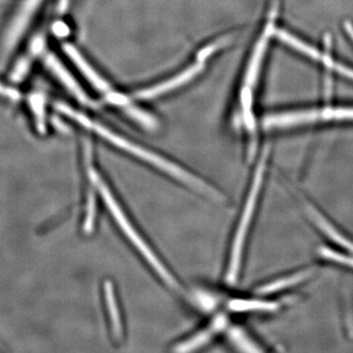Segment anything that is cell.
<instances>
[{"mask_svg": "<svg viewBox=\"0 0 353 353\" xmlns=\"http://www.w3.org/2000/svg\"><path fill=\"white\" fill-rule=\"evenodd\" d=\"M57 108L60 113L63 114L69 119L74 121L81 127L85 128L88 131L94 132L99 138L103 139L104 141H108L115 148H120L123 152L129 153V154L143 160L146 163L152 164L155 168L165 172L172 178L176 179L179 182L189 185L192 190H196L202 194H205L210 199H215V201H222L223 196L221 192L211 187L209 183L203 182L199 176L192 175L190 172L182 168V167H179L178 165L170 161V160L166 159V158L162 157L161 155L138 145L134 141H130L125 137L121 136L117 132L109 129L105 125L92 119L85 114L77 111L76 109L70 108L66 104H57Z\"/></svg>", "mask_w": 353, "mask_h": 353, "instance_id": "1", "label": "cell"}, {"mask_svg": "<svg viewBox=\"0 0 353 353\" xmlns=\"http://www.w3.org/2000/svg\"><path fill=\"white\" fill-rule=\"evenodd\" d=\"M278 6L272 7L268 21L265 24L259 38L253 46L252 54L248 58L240 90L238 92V106L236 119H240L241 125L250 137V155L253 157L256 150V120L254 116L255 92L259 85L260 73L272 36H275L276 19Z\"/></svg>", "mask_w": 353, "mask_h": 353, "instance_id": "2", "label": "cell"}, {"mask_svg": "<svg viewBox=\"0 0 353 353\" xmlns=\"http://www.w3.org/2000/svg\"><path fill=\"white\" fill-rule=\"evenodd\" d=\"M64 50L68 55L70 59L73 61L77 69L80 71L83 78L88 81V83L94 88L102 97V101L108 103V105L120 110L121 112L127 115L130 119L136 122L137 124L141 125L143 129L148 131H155L158 128V121L152 114L145 111V109L141 108L137 103L134 97H130L116 90L115 88L109 83L108 79L94 69L90 62L83 57L82 53L80 52L75 46L72 44H65Z\"/></svg>", "mask_w": 353, "mask_h": 353, "instance_id": "3", "label": "cell"}, {"mask_svg": "<svg viewBox=\"0 0 353 353\" xmlns=\"http://www.w3.org/2000/svg\"><path fill=\"white\" fill-rule=\"evenodd\" d=\"M85 161L88 165V176L90 179V183L97 188V192L101 194L102 199L105 202L106 208L110 211L111 215L113 216L116 223L119 225L123 233L126 234L129 241H131L134 248L138 250V252L145 257L146 261L150 266L152 267L153 270L157 272L158 276L166 283L169 287L178 288L179 285L176 283V279L172 275L168 269L164 266L163 263L160 261L159 259L153 252L152 248L148 245L146 241L141 238V234L138 233L134 227L132 226V223L128 219L124 211L122 210L119 204L116 201L112 192L109 190L108 185L102 180L99 172L95 170V168L92 166L90 163V157H92V145L90 143H85Z\"/></svg>", "mask_w": 353, "mask_h": 353, "instance_id": "4", "label": "cell"}, {"mask_svg": "<svg viewBox=\"0 0 353 353\" xmlns=\"http://www.w3.org/2000/svg\"><path fill=\"white\" fill-rule=\"evenodd\" d=\"M268 154L269 148H266L262 153L259 166L255 170L252 188H250V194H248L245 208H243V215H241L238 230H236V236H234L231 256H230L229 268H228L227 272V281L230 284H234L236 282L239 272H240L243 246H245L248 229H250L253 213H254L257 201H259L262 183H263L264 172L265 168H266L267 160H268Z\"/></svg>", "mask_w": 353, "mask_h": 353, "instance_id": "5", "label": "cell"}, {"mask_svg": "<svg viewBox=\"0 0 353 353\" xmlns=\"http://www.w3.org/2000/svg\"><path fill=\"white\" fill-rule=\"evenodd\" d=\"M213 55L205 48H201L197 52L196 59L192 62V64L174 74L166 80L160 81L154 85H150L148 88H141L134 92L132 97L137 101H154L170 94L172 92L179 90V88L185 87L188 83H192L194 79L201 76L202 72L206 68L208 60Z\"/></svg>", "mask_w": 353, "mask_h": 353, "instance_id": "6", "label": "cell"}, {"mask_svg": "<svg viewBox=\"0 0 353 353\" xmlns=\"http://www.w3.org/2000/svg\"><path fill=\"white\" fill-rule=\"evenodd\" d=\"M353 121L352 108H324L309 109L303 111H292L270 114L265 116L263 127L265 129H282L301 126L309 123L323 122V121Z\"/></svg>", "mask_w": 353, "mask_h": 353, "instance_id": "7", "label": "cell"}, {"mask_svg": "<svg viewBox=\"0 0 353 353\" xmlns=\"http://www.w3.org/2000/svg\"><path fill=\"white\" fill-rule=\"evenodd\" d=\"M275 36L277 37L282 43L287 44V46L299 51V52L303 53L305 57L311 58V59L315 60V61L320 62V63L326 66L327 68L333 70L336 73L340 74V75L343 77H347V79L353 81L352 69L348 68V67L343 66V64L334 61L331 57H328V54L320 52L319 50H316L313 46L304 43L301 39H297L294 34H290V32L284 31V30L276 29Z\"/></svg>", "mask_w": 353, "mask_h": 353, "instance_id": "8", "label": "cell"}, {"mask_svg": "<svg viewBox=\"0 0 353 353\" xmlns=\"http://www.w3.org/2000/svg\"><path fill=\"white\" fill-rule=\"evenodd\" d=\"M41 2L43 0H25L23 2L4 39V48L7 51L12 50L13 46L19 41Z\"/></svg>", "mask_w": 353, "mask_h": 353, "instance_id": "9", "label": "cell"}, {"mask_svg": "<svg viewBox=\"0 0 353 353\" xmlns=\"http://www.w3.org/2000/svg\"><path fill=\"white\" fill-rule=\"evenodd\" d=\"M46 66L52 72L53 75L57 77L59 82L61 83L62 85L66 88V90H69L78 101L85 104H90V102H92L88 95L85 94V90L81 87L80 83L77 82L73 75L70 73L69 70L61 63V61H60L58 58L52 54L48 55V57H46Z\"/></svg>", "mask_w": 353, "mask_h": 353, "instance_id": "10", "label": "cell"}, {"mask_svg": "<svg viewBox=\"0 0 353 353\" xmlns=\"http://www.w3.org/2000/svg\"><path fill=\"white\" fill-rule=\"evenodd\" d=\"M226 324V320L224 317L220 316V317L216 318L213 324H211L208 329L204 331L199 332L196 336H192L190 340L183 341L181 345H176L175 352H192V350H197V348L202 347V345L208 343L209 341L212 339L217 332H219L221 329Z\"/></svg>", "mask_w": 353, "mask_h": 353, "instance_id": "11", "label": "cell"}, {"mask_svg": "<svg viewBox=\"0 0 353 353\" xmlns=\"http://www.w3.org/2000/svg\"><path fill=\"white\" fill-rule=\"evenodd\" d=\"M104 296H105L106 308H108L114 338L115 340L120 341L123 336L122 320H121L119 308L114 294L113 285L109 281L104 284Z\"/></svg>", "mask_w": 353, "mask_h": 353, "instance_id": "12", "label": "cell"}, {"mask_svg": "<svg viewBox=\"0 0 353 353\" xmlns=\"http://www.w3.org/2000/svg\"><path fill=\"white\" fill-rule=\"evenodd\" d=\"M307 209L311 218H312L313 221L317 224V226L319 227L329 238H331L332 240L336 241V243L343 246V248H347L350 252H353V243L352 241L347 240V239L345 238L341 233H339V232L334 229L333 225L330 224V222L327 221L326 218H324V216L320 214L310 204H307Z\"/></svg>", "mask_w": 353, "mask_h": 353, "instance_id": "13", "label": "cell"}, {"mask_svg": "<svg viewBox=\"0 0 353 353\" xmlns=\"http://www.w3.org/2000/svg\"><path fill=\"white\" fill-rule=\"evenodd\" d=\"M310 275V270L303 271L301 272V273L290 276V277L280 279V280L272 282L270 284L265 285L263 287L259 288V289L257 290V292L262 294H272V292H278V290L285 289V288L299 284V283L303 282V281L307 279Z\"/></svg>", "mask_w": 353, "mask_h": 353, "instance_id": "14", "label": "cell"}, {"mask_svg": "<svg viewBox=\"0 0 353 353\" xmlns=\"http://www.w3.org/2000/svg\"><path fill=\"white\" fill-rule=\"evenodd\" d=\"M230 308L234 311H275L279 304L263 301H233L230 303Z\"/></svg>", "mask_w": 353, "mask_h": 353, "instance_id": "15", "label": "cell"}, {"mask_svg": "<svg viewBox=\"0 0 353 353\" xmlns=\"http://www.w3.org/2000/svg\"><path fill=\"white\" fill-rule=\"evenodd\" d=\"M230 338L232 341L236 345L240 350L243 352H260L259 347H255L254 343L248 339L245 333L240 329H233L230 332Z\"/></svg>", "mask_w": 353, "mask_h": 353, "instance_id": "16", "label": "cell"}, {"mask_svg": "<svg viewBox=\"0 0 353 353\" xmlns=\"http://www.w3.org/2000/svg\"><path fill=\"white\" fill-rule=\"evenodd\" d=\"M31 105L36 115L37 125L39 132L46 131V120H44V101L41 95H32Z\"/></svg>", "mask_w": 353, "mask_h": 353, "instance_id": "17", "label": "cell"}, {"mask_svg": "<svg viewBox=\"0 0 353 353\" xmlns=\"http://www.w3.org/2000/svg\"><path fill=\"white\" fill-rule=\"evenodd\" d=\"M319 254L324 259L332 260V261L338 262V263L347 265V266L353 268V257L348 255L341 254V253L336 252L330 248H322L319 250Z\"/></svg>", "mask_w": 353, "mask_h": 353, "instance_id": "18", "label": "cell"}, {"mask_svg": "<svg viewBox=\"0 0 353 353\" xmlns=\"http://www.w3.org/2000/svg\"><path fill=\"white\" fill-rule=\"evenodd\" d=\"M0 97H6V99H12L15 101L19 97L17 90H13V88H7L3 83H0Z\"/></svg>", "mask_w": 353, "mask_h": 353, "instance_id": "19", "label": "cell"}, {"mask_svg": "<svg viewBox=\"0 0 353 353\" xmlns=\"http://www.w3.org/2000/svg\"><path fill=\"white\" fill-rule=\"evenodd\" d=\"M345 31L347 32L348 36L350 37V39L353 41V25L350 22L345 23Z\"/></svg>", "mask_w": 353, "mask_h": 353, "instance_id": "20", "label": "cell"}]
</instances>
